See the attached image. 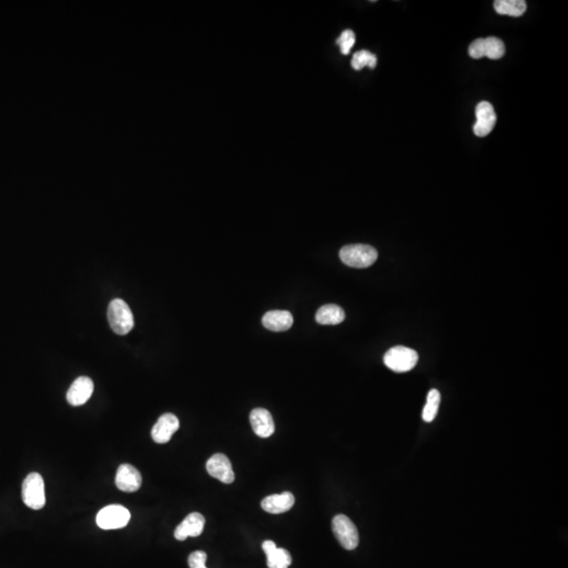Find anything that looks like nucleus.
I'll list each match as a JSON object with an SVG mask.
<instances>
[{
    "mask_svg": "<svg viewBox=\"0 0 568 568\" xmlns=\"http://www.w3.org/2000/svg\"><path fill=\"white\" fill-rule=\"evenodd\" d=\"M440 401H441V396H440L439 390H430L428 394L425 406L423 408V412H422V418H423L424 421H434V418L437 416L438 410H439Z\"/></svg>",
    "mask_w": 568,
    "mask_h": 568,
    "instance_id": "nucleus-20",
    "label": "nucleus"
},
{
    "mask_svg": "<svg viewBox=\"0 0 568 568\" xmlns=\"http://www.w3.org/2000/svg\"><path fill=\"white\" fill-rule=\"evenodd\" d=\"M23 500L28 507L39 510L45 504V481L41 474L32 472L23 484Z\"/></svg>",
    "mask_w": 568,
    "mask_h": 568,
    "instance_id": "nucleus-4",
    "label": "nucleus"
},
{
    "mask_svg": "<svg viewBox=\"0 0 568 568\" xmlns=\"http://www.w3.org/2000/svg\"><path fill=\"white\" fill-rule=\"evenodd\" d=\"M207 470L213 478L225 484L234 482L235 474L230 459L223 454H213L207 462Z\"/></svg>",
    "mask_w": 568,
    "mask_h": 568,
    "instance_id": "nucleus-9",
    "label": "nucleus"
},
{
    "mask_svg": "<svg viewBox=\"0 0 568 568\" xmlns=\"http://www.w3.org/2000/svg\"><path fill=\"white\" fill-rule=\"evenodd\" d=\"M250 422L255 434L261 438H269L274 434L275 423L268 410L255 408L251 412Z\"/></svg>",
    "mask_w": 568,
    "mask_h": 568,
    "instance_id": "nucleus-14",
    "label": "nucleus"
},
{
    "mask_svg": "<svg viewBox=\"0 0 568 568\" xmlns=\"http://www.w3.org/2000/svg\"><path fill=\"white\" fill-rule=\"evenodd\" d=\"M116 486L125 492H134L140 488L143 479L140 472L129 464H121L117 470Z\"/></svg>",
    "mask_w": 568,
    "mask_h": 568,
    "instance_id": "nucleus-12",
    "label": "nucleus"
},
{
    "mask_svg": "<svg viewBox=\"0 0 568 568\" xmlns=\"http://www.w3.org/2000/svg\"><path fill=\"white\" fill-rule=\"evenodd\" d=\"M468 54L474 59L487 57L492 61H497L505 54V45L497 37L479 38L470 45Z\"/></svg>",
    "mask_w": 568,
    "mask_h": 568,
    "instance_id": "nucleus-7",
    "label": "nucleus"
},
{
    "mask_svg": "<svg viewBox=\"0 0 568 568\" xmlns=\"http://www.w3.org/2000/svg\"><path fill=\"white\" fill-rule=\"evenodd\" d=\"M376 65V55L370 53V52L366 51V50L356 52V53L354 54V56H353L352 67H354L356 71H360V70H362L366 67H370V69H375Z\"/></svg>",
    "mask_w": 568,
    "mask_h": 568,
    "instance_id": "nucleus-21",
    "label": "nucleus"
},
{
    "mask_svg": "<svg viewBox=\"0 0 568 568\" xmlns=\"http://www.w3.org/2000/svg\"><path fill=\"white\" fill-rule=\"evenodd\" d=\"M107 320L115 334L125 336L134 328V317L127 303L123 299H114L107 308Z\"/></svg>",
    "mask_w": 568,
    "mask_h": 568,
    "instance_id": "nucleus-1",
    "label": "nucleus"
},
{
    "mask_svg": "<svg viewBox=\"0 0 568 568\" xmlns=\"http://www.w3.org/2000/svg\"><path fill=\"white\" fill-rule=\"evenodd\" d=\"M476 117L477 121L474 125L476 136L485 137L490 135L497 123V115L494 107L487 101H482L476 107Z\"/></svg>",
    "mask_w": 568,
    "mask_h": 568,
    "instance_id": "nucleus-8",
    "label": "nucleus"
},
{
    "mask_svg": "<svg viewBox=\"0 0 568 568\" xmlns=\"http://www.w3.org/2000/svg\"><path fill=\"white\" fill-rule=\"evenodd\" d=\"M346 313L336 304L321 306L316 313V321L321 326H337L344 322Z\"/></svg>",
    "mask_w": 568,
    "mask_h": 568,
    "instance_id": "nucleus-18",
    "label": "nucleus"
},
{
    "mask_svg": "<svg viewBox=\"0 0 568 568\" xmlns=\"http://www.w3.org/2000/svg\"><path fill=\"white\" fill-rule=\"evenodd\" d=\"M293 324L294 318L288 311H270L262 317L263 326L273 332H286Z\"/></svg>",
    "mask_w": 568,
    "mask_h": 568,
    "instance_id": "nucleus-16",
    "label": "nucleus"
},
{
    "mask_svg": "<svg viewBox=\"0 0 568 568\" xmlns=\"http://www.w3.org/2000/svg\"><path fill=\"white\" fill-rule=\"evenodd\" d=\"M179 425L180 423L175 414L169 412L162 414L151 428V438L156 443H167L172 439L173 434L178 430Z\"/></svg>",
    "mask_w": 568,
    "mask_h": 568,
    "instance_id": "nucleus-10",
    "label": "nucleus"
},
{
    "mask_svg": "<svg viewBox=\"0 0 568 568\" xmlns=\"http://www.w3.org/2000/svg\"><path fill=\"white\" fill-rule=\"evenodd\" d=\"M201 568H207V566H203V567H201Z\"/></svg>",
    "mask_w": 568,
    "mask_h": 568,
    "instance_id": "nucleus-24",
    "label": "nucleus"
},
{
    "mask_svg": "<svg viewBox=\"0 0 568 568\" xmlns=\"http://www.w3.org/2000/svg\"><path fill=\"white\" fill-rule=\"evenodd\" d=\"M262 549L268 559L269 568H288L292 564V557L284 548H278L274 541L263 542Z\"/></svg>",
    "mask_w": 568,
    "mask_h": 568,
    "instance_id": "nucleus-15",
    "label": "nucleus"
},
{
    "mask_svg": "<svg viewBox=\"0 0 568 568\" xmlns=\"http://www.w3.org/2000/svg\"><path fill=\"white\" fill-rule=\"evenodd\" d=\"M494 8L500 15L520 17L525 13L527 6L524 0H497L494 3Z\"/></svg>",
    "mask_w": 568,
    "mask_h": 568,
    "instance_id": "nucleus-19",
    "label": "nucleus"
},
{
    "mask_svg": "<svg viewBox=\"0 0 568 568\" xmlns=\"http://www.w3.org/2000/svg\"><path fill=\"white\" fill-rule=\"evenodd\" d=\"M333 532L342 547L353 551L358 546L359 534L354 522L344 515H337L332 522Z\"/></svg>",
    "mask_w": 568,
    "mask_h": 568,
    "instance_id": "nucleus-6",
    "label": "nucleus"
},
{
    "mask_svg": "<svg viewBox=\"0 0 568 568\" xmlns=\"http://www.w3.org/2000/svg\"><path fill=\"white\" fill-rule=\"evenodd\" d=\"M295 497L292 492H284L280 495L268 496L261 502V507L266 513L282 514L288 512L294 506Z\"/></svg>",
    "mask_w": 568,
    "mask_h": 568,
    "instance_id": "nucleus-17",
    "label": "nucleus"
},
{
    "mask_svg": "<svg viewBox=\"0 0 568 568\" xmlns=\"http://www.w3.org/2000/svg\"><path fill=\"white\" fill-rule=\"evenodd\" d=\"M94 392V383L89 377H79L70 386L67 400L71 406H83L91 398Z\"/></svg>",
    "mask_w": 568,
    "mask_h": 568,
    "instance_id": "nucleus-11",
    "label": "nucleus"
},
{
    "mask_svg": "<svg viewBox=\"0 0 568 568\" xmlns=\"http://www.w3.org/2000/svg\"><path fill=\"white\" fill-rule=\"evenodd\" d=\"M131 519V513L125 506H105L97 514L96 523L101 529H119L125 527Z\"/></svg>",
    "mask_w": 568,
    "mask_h": 568,
    "instance_id": "nucleus-5",
    "label": "nucleus"
},
{
    "mask_svg": "<svg viewBox=\"0 0 568 568\" xmlns=\"http://www.w3.org/2000/svg\"><path fill=\"white\" fill-rule=\"evenodd\" d=\"M355 43H356V36H355V33L352 30H346V31L342 32L338 39H337V43L340 47L341 53L344 55L350 54Z\"/></svg>",
    "mask_w": 568,
    "mask_h": 568,
    "instance_id": "nucleus-22",
    "label": "nucleus"
},
{
    "mask_svg": "<svg viewBox=\"0 0 568 568\" xmlns=\"http://www.w3.org/2000/svg\"><path fill=\"white\" fill-rule=\"evenodd\" d=\"M207 556L204 551H197L191 554L189 557V568H201L207 563Z\"/></svg>",
    "mask_w": 568,
    "mask_h": 568,
    "instance_id": "nucleus-23",
    "label": "nucleus"
},
{
    "mask_svg": "<svg viewBox=\"0 0 568 568\" xmlns=\"http://www.w3.org/2000/svg\"><path fill=\"white\" fill-rule=\"evenodd\" d=\"M339 256L350 268L366 269L376 262L378 252L370 245L350 244L341 249Z\"/></svg>",
    "mask_w": 568,
    "mask_h": 568,
    "instance_id": "nucleus-2",
    "label": "nucleus"
},
{
    "mask_svg": "<svg viewBox=\"0 0 568 568\" xmlns=\"http://www.w3.org/2000/svg\"><path fill=\"white\" fill-rule=\"evenodd\" d=\"M416 350L406 346H398L390 348L384 355V364L392 372H406L412 370L418 362Z\"/></svg>",
    "mask_w": 568,
    "mask_h": 568,
    "instance_id": "nucleus-3",
    "label": "nucleus"
},
{
    "mask_svg": "<svg viewBox=\"0 0 568 568\" xmlns=\"http://www.w3.org/2000/svg\"><path fill=\"white\" fill-rule=\"evenodd\" d=\"M205 519L201 514H189L175 529L174 536L179 541H185L189 537H198L202 534Z\"/></svg>",
    "mask_w": 568,
    "mask_h": 568,
    "instance_id": "nucleus-13",
    "label": "nucleus"
}]
</instances>
